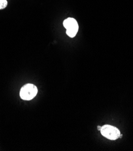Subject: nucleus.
<instances>
[{
    "instance_id": "f03ea898",
    "label": "nucleus",
    "mask_w": 133,
    "mask_h": 151,
    "mask_svg": "<svg viewBox=\"0 0 133 151\" xmlns=\"http://www.w3.org/2000/svg\"><path fill=\"white\" fill-rule=\"evenodd\" d=\"M100 131L103 136L111 140H115L117 139L119 137L121 134L119 129L110 125L102 126Z\"/></svg>"
},
{
    "instance_id": "20e7f679",
    "label": "nucleus",
    "mask_w": 133,
    "mask_h": 151,
    "mask_svg": "<svg viewBox=\"0 0 133 151\" xmlns=\"http://www.w3.org/2000/svg\"><path fill=\"white\" fill-rule=\"evenodd\" d=\"M7 6V1L6 0H0V10L5 9Z\"/></svg>"
},
{
    "instance_id": "7ed1b4c3",
    "label": "nucleus",
    "mask_w": 133,
    "mask_h": 151,
    "mask_svg": "<svg viewBox=\"0 0 133 151\" xmlns=\"http://www.w3.org/2000/svg\"><path fill=\"white\" fill-rule=\"evenodd\" d=\"M64 27L66 28V33L70 37H75L79 29V25L76 19L68 18L64 20L63 22Z\"/></svg>"
},
{
    "instance_id": "39448f33",
    "label": "nucleus",
    "mask_w": 133,
    "mask_h": 151,
    "mask_svg": "<svg viewBox=\"0 0 133 151\" xmlns=\"http://www.w3.org/2000/svg\"><path fill=\"white\" fill-rule=\"evenodd\" d=\"M97 128H98V131H100V130H101V127H100V126H98Z\"/></svg>"
},
{
    "instance_id": "423d86ee",
    "label": "nucleus",
    "mask_w": 133,
    "mask_h": 151,
    "mask_svg": "<svg viewBox=\"0 0 133 151\" xmlns=\"http://www.w3.org/2000/svg\"><path fill=\"white\" fill-rule=\"evenodd\" d=\"M122 134H120V135H119V138H120V139H121V138H122Z\"/></svg>"
},
{
    "instance_id": "f257e3e1",
    "label": "nucleus",
    "mask_w": 133,
    "mask_h": 151,
    "mask_svg": "<svg viewBox=\"0 0 133 151\" xmlns=\"http://www.w3.org/2000/svg\"><path fill=\"white\" fill-rule=\"evenodd\" d=\"M38 89L37 87L33 84H26L21 89L20 97L26 101L33 99L37 94Z\"/></svg>"
}]
</instances>
